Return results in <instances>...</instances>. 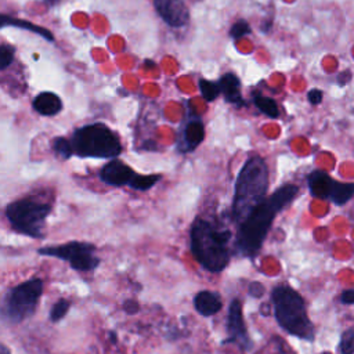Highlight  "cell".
Instances as JSON below:
<instances>
[{"label": "cell", "mask_w": 354, "mask_h": 354, "mask_svg": "<svg viewBox=\"0 0 354 354\" xmlns=\"http://www.w3.org/2000/svg\"><path fill=\"white\" fill-rule=\"evenodd\" d=\"M297 194V185L285 184L266 198V201L239 224L235 236V252L243 257H254L260 252L275 216L286 207Z\"/></svg>", "instance_id": "1"}, {"label": "cell", "mask_w": 354, "mask_h": 354, "mask_svg": "<svg viewBox=\"0 0 354 354\" xmlns=\"http://www.w3.org/2000/svg\"><path fill=\"white\" fill-rule=\"evenodd\" d=\"M231 232L205 218H196L189 230V249L194 259L209 272H221L230 263Z\"/></svg>", "instance_id": "2"}, {"label": "cell", "mask_w": 354, "mask_h": 354, "mask_svg": "<svg viewBox=\"0 0 354 354\" xmlns=\"http://www.w3.org/2000/svg\"><path fill=\"white\" fill-rule=\"evenodd\" d=\"M268 189V167L263 158L252 156L242 166L234 191L232 218L241 224L266 201Z\"/></svg>", "instance_id": "3"}, {"label": "cell", "mask_w": 354, "mask_h": 354, "mask_svg": "<svg viewBox=\"0 0 354 354\" xmlns=\"http://www.w3.org/2000/svg\"><path fill=\"white\" fill-rule=\"evenodd\" d=\"M271 303L274 317L283 330L303 340H314V325L307 315L304 300L299 292L285 283L277 285L271 292Z\"/></svg>", "instance_id": "4"}, {"label": "cell", "mask_w": 354, "mask_h": 354, "mask_svg": "<svg viewBox=\"0 0 354 354\" xmlns=\"http://www.w3.org/2000/svg\"><path fill=\"white\" fill-rule=\"evenodd\" d=\"M73 153L80 158H115L122 152L118 136L104 123L86 124L75 130L72 138Z\"/></svg>", "instance_id": "5"}, {"label": "cell", "mask_w": 354, "mask_h": 354, "mask_svg": "<svg viewBox=\"0 0 354 354\" xmlns=\"http://www.w3.org/2000/svg\"><path fill=\"white\" fill-rule=\"evenodd\" d=\"M43 293V279L30 278L7 290L3 297L1 317L6 322L17 325L32 317Z\"/></svg>", "instance_id": "6"}, {"label": "cell", "mask_w": 354, "mask_h": 354, "mask_svg": "<svg viewBox=\"0 0 354 354\" xmlns=\"http://www.w3.org/2000/svg\"><path fill=\"white\" fill-rule=\"evenodd\" d=\"M50 212L51 205L35 199H19L6 207V216L12 230L35 239L44 236L43 225Z\"/></svg>", "instance_id": "7"}, {"label": "cell", "mask_w": 354, "mask_h": 354, "mask_svg": "<svg viewBox=\"0 0 354 354\" xmlns=\"http://www.w3.org/2000/svg\"><path fill=\"white\" fill-rule=\"evenodd\" d=\"M95 245L83 241H71L57 246H43L37 249L40 256L55 257L68 261L71 268L80 272H88L95 270L101 260L95 256Z\"/></svg>", "instance_id": "8"}, {"label": "cell", "mask_w": 354, "mask_h": 354, "mask_svg": "<svg viewBox=\"0 0 354 354\" xmlns=\"http://www.w3.org/2000/svg\"><path fill=\"white\" fill-rule=\"evenodd\" d=\"M308 189L313 196L344 205L354 196V183H340L322 170H314L307 176Z\"/></svg>", "instance_id": "9"}, {"label": "cell", "mask_w": 354, "mask_h": 354, "mask_svg": "<svg viewBox=\"0 0 354 354\" xmlns=\"http://www.w3.org/2000/svg\"><path fill=\"white\" fill-rule=\"evenodd\" d=\"M227 339L223 340V344H236L242 351H250L253 347L252 339L248 333V328L242 315V304L239 299H232L228 304L227 314Z\"/></svg>", "instance_id": "10"}, {"label": "cell", "mask_w": 354, "mask_h": 354, "mask_svg": "<svg viewBox=\"0 0 354 354\" xmlns=\"http://www.w3.org/2000/svg\"><path fill=\"white\" fill-rule=\"evenodd\" d=\"M205 129L201 118L188 106V113L181 123V129L178 131L177 148L180 152L194 151L203 140Z\"/></svg>", "instance_id": "11"}, {"label": "cell", "mask_w": 354, "mask_h": 354, "mask_svg": "<svg viewBox=\"0 0 354 354\" xmlns=\"http://www.w3.org/2000/svg\"><path fill=\"white\" fill-rule=\"evenodd\" d=\"M153 6L169 26L181 28L189 19V10L184 0H153Z\"/></svg>", "instance_id": "12"}, {"label": "cell", "mask_w": 354, "mask_h": 354, "mask_svg": "<svg viewBox=\"0 0 354 354\" xmlns=\"http://www.w3.org/2000/svg\"><path fill=\"white\" fill-rule=\"evenodd\" d=\"M136 174L137 173L131 167H129L126 163L115 159V160L108 162L102 167L100 177L104 183H106L109 185L122 187V185H129Z\"/></svg>", "instance_id": "13"}, {"label": "cell", "mask_w": 354, "mask_h": 354, "mask_svg": "<svg viewBox=\"0 0 354 354\" xmlns=\"http://www.w3.org/2000/svg\"><path fill=\"white\" fill-rule=\"evenodd\" d=\"M194 307L202 317H212L221 310L223 300L217 292L199 290L194 297Z\"/></svg>", "instance_id": "14"}, {"label": "cell", "mask_w": 354, "mask_h": 354, "mask_svg": "<svg viewBox=\"0 0 354 354\" xmlns=\"http://www.w3.org/2000/svg\"><path fill=\"white\" fill-rule=\"evenodd\" d=\"M218 86H220L221 94L224 95L227 102L236 105V106H242L245 104V101L241 95L239 79L234 73H231V72L224 73L218 80Z\"/></svg>", "instance_id": "15"}, {"label": "cell", "mask_w": 354, "mask_h": 354, "mask_svg": "<svg viewBox=\"0 0 354 354\" xmlns=\"http://www.w3.org/2000/svg\"><path fill=\"white\" fill-rule=\"evenodd\" d=\"M32 105L37 113L44 115V116H54L62 109L61 98L51 91H43V93L37 94L33 98Z\"/></svg>", "instance_id": "16"}, {"label": "cell", "mask_w": 354, "mask_h": 354, "mask_svg": "<svg viewBox=\"0 0 354 354\" xmlns=\"http://www.w3.org/2000/svg\"><path fill=\"white\" fill-rule=\"evenodd\" d=\"M6 26H14V28L25 29V30L40 35L41 37H44L48 41H54V36L48 29H46L43 26H39L36 24H32L29 21H25V19H17V18H12V17H8V15H3L1 17V28H6Z\"/></svg>", "instance_id": "17"}, {"label": "cell", "mask_w": 354, "mask_h": 354, "mask_svg": "<svg viewBox=\"0 0 354 354\" xmlns=\"http://www.w3.org/2000/svg\"><path fill=\"white\" fill-rule=\"evenodd\" d=\"M253 101L260 112H263L264 115H267L270 118H278L279 109H278L277 102L272 98L264 97V95H254Z\"/></svg>", "instance_id": "18"}, {"label": "cell", "mask_w": 354, "mask_h": 354, "mask_svg": "<svg viewBox=\"0 0 354 354\" xmlns=\"http://www.w3.org/2000/svg\"><path fill=\"white\" fill-rule=\"evenodd\" d=\"M160 178H162L160 174H147V176L136 174L129 185L134 189H138V191H147L151 187H153Z\"/></svg>", "instance_id": "19"}, {"label": "cell", "mask_w": 354, "mask_h": 354, "mask_svg": "<svg viewBox=\"0 0 354 354\" xmlns=\"http://www.w3.org/2000/svg\"><path fill=\"white\" fill-rule=\"evenodd\" d=\"M199 90H201L202 97L206 101H214L221 93L218 83H214V82H210V80H206V79L199 80Z\"/></svg>", "instance_id": "20"}, {"label": "cell", "mask_w": 354, "mask_h": 354, "mask_svg": "<svg viewBox=\"0 0 354 354\" xmlns=\"http://www.w3.org/2000/svg\"><path fill=\"white\" fill-rule=\"evenodd\" d=\"M71 308V300L68 299H59L57 300L53 306H51V310H50V319L53 322H58L61 321L69 311Z\"/></svg>", "instance_id": "21"}, {"label": "cell", "mask_w": 354, "mask_h": 354, "mask_svg": "<svg viewBox=\"0 0 354 354\" xmlns=\"http://www.w3.org/2000/svg\"><path fill=\"white\" fill-rule=\"evenodd\" d=\"M53 149H54V152H55L59 158H62V159H69L72 155H75V153H73V148H72L71 140H66V138H64V137H58V138L54 140V142H53Z\"/></svg>", "instance_id": "22"}, {"label": "cell", "mask_w": 354, "mask_h": 354, "mask_svg": "<svg viewBox=\"0 0 354 354\" xmlns=\"http://www.w3.org/2000/svg\"><path fill=\"white\" fill-rule=\"evenodd\" d=\"M340 354H354V328L344 330L339 342Z\"/></svg>", "instance_id": "23"}, {"label": "cell", "mask_w": 354, "mask_h": 354, "mask_svg": "<svg viewBox=\"0 0 354 354\" xmlns=\"http://www.w3.org/2000/svg\"><path fill=\"white\" fill-rule=\"evenodd\" d=\"M14 53H15V48L10 44H3L0 47V69L1 71L7 69L12 64Z\"/></svg>", "instance_id": "24"}, {"label": "cell", "mask_w": 354, "mask_h": 354, "mask_svg": "<svg viewBox=\"0 0 354 354\" xmlns=\"http://www.w3.org/2000/svg\"><path fill=\"white\" fill-rule=\"evenodd\" d=\"M249 33H250V26L245 19H239L238 22H235L230 30V35L232 39H241L242 36Z\"/></svg>", "instance_id": "25"}, {"label": "cell", "mask_w": 354, "mask_h": 354, "mask_svg": "<svg viewBox=\"0 0 354 354\" xmlns=\"http://www.w3.org/2000/svg\"><path fill=\"white\" fill-rule=\"evenodd\" d=\"M264 292H266V288L261 282H257V281H253L249 283L248 286V293L249 296L254 297V299H260L264 296Z\"/></svg>", "instance_id": "26"}, {"label": "cell", "mask_w": 354, "mask_h": 354, "mask_svg": "<svg viewBox=\"0 0 354 354\" xmlns=\"http://www.w3.org/2000/svg\"><path fill=\"white\" fill-rule=\"evenodd\" d=\"M123 310L124 313H127L129 315H133V314H137L138 310H140V304L137 300L134 299H127L123 301Z\"/></svg>", "instance_id": "27"}, {"label": "cell", "mask_w": 354, "mask_h": 354, "mask_svg": "<svg viewBox=\"0 0 354 354\" xmlns=\"http://www.w3.org/2000/svg\"><path fill=\"white\" fill-rule=\"evenodd\" d=\"M307 98H308V101H310L313 105H318V104H321V102H322L324 94H322V91H321V90H318V88H313V90H310V91H308Z\"/></svg>", "instance_id": "28"}, {"label": "cell", "mask_w": 354, "mask_h": 354, "mask_svg": "<svg viewBox=\"0 0 354 354\" xmlns=\"http://www.w3.org/2000/svg\"><path fill=\"white\" fill-rule=\"evenodd\" d=\"M340 301L344 304H354V289L344 290L340 296Z\"/></svg>", "instance_id": "29"}, {"label": "cell", "mask_w": 354, "mask_h": 354, "mask_svg": "<svg viewBox=\"0 0 354 354\" xmlns=\"http://www.w3.org/2000/svg\"><path fill=\"white\" fill-rule=\"evenodd\" d=\"M108 336H109L111 343H112V344H116V342H118V335H116V332H115V330H109Z\"/></svg>", "instance_id": "30"}, {"label": "cell", "mask_w": 354, "mask_h": 354, "mask_svg": "<svg viewBox=\"0 0 354 354\" xmlns=\"http://www.w3.org/2000/svg\"><path fill=\"white\" fill-rule=\"evenodd\" d=\"M0 354H11L10 348H8L4 343H1V344H0Z\"/></svg>", "instance_id": "31"}, {"label": "cell", "mask_w": 354, "mask_h": 354, "mask_svg": "<svg viewBox=\"0 0 354 354\" xmlns=\"http://www.w3.org/2000/svg\"><path fill=\"white\" fill-rule=\"evenodd\" d=\"M47 4H50V6H53V4H57L59 0H44Z\"/></svg>", "instance_id": "32"}]
</instances>
